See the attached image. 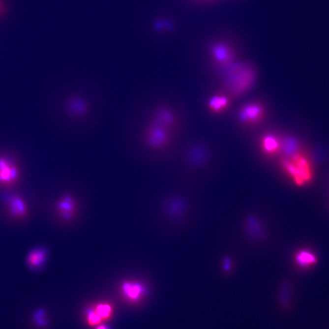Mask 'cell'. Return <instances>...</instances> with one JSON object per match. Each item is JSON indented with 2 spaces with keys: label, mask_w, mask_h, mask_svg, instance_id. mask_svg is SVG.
Wrapping results in <instances>:
<instances>
[{
  "label": "cell",
  "mask_w": 329,
  "mask_h": 329,
  "mask_svg": "<svg viewBox=\"0 0 329 329\" xmlns=\"http://www.w3.org/2000/svg\"><path fill=\"white\" fill-rule=\"evenodd\" d=\"M182 118L175 97L153 86L129 104L121 127L122 144L129 156L158 164L172 157L182 130Z\"/></svg>",
  "instance_id": "cell-1"
},
{
  "label": "cell",
  "mask_w": 329,
  "mask_h": 329,
  "mask_svg": "<svg viewBox=\"0 0 329 329\" xmlns=\"http://www.w3.org/2000/svg\"><path fill=\"white\" fill-rule=\"evenodd\" d=\"M107 110L108 98L102 84L83 75L68 79L56 106L62 128L78 138L96 131L105 119Z\"/></svg>",
  "instance_id": "cell-2"
},
{
  "label": "cell",
  "mask_w": 329,
  "mask_h": 329,
  "mask_svg": "<svg viewBox=\"0 0 329 329\" xmlns=\"http://www.w3.org/2000/svg\"><path fill=\"white\" fill-rule=\"evenodd\" d=\"M283 169L298 186L307 185L314 177L312 160L307 153L298 149L281 160Z\"/></svg>",
  "instance_id": "cell-3"
},
{
  "label": "cell",
  "mask_w": 329,
  "mask_h": 329,
  "mask_svg": "<svg viewBox=\"0 0 329 329\" xmlns=\"http://www.w3.org/2000/svg\"><path fill=\"white\" fill-rule=\"evenodd\" d=\"M224 68L226 85L232 95H240L253 85L256 73L246 63L233 62Z\"/></svg>",
  "instance_id": "cell-4"
},
{
  "label": "cell",
  "mask_w": 329,
  "mask_h": 329,
  "mask_svg": "<svg viewBox=\"0 0 329 329\" xmlns=\"http://www.w3.org/2000/svg\"><path fill=\"white\" fill-rule=\"evenodd\" d=\"M20 171L9 158L0 156V185H13L19 180Z\"/></svg>",
  "instance_id": "cell-5"
},
{
  "label": "cell",
  "mask_w": 329,
  "mask_h": 329,
  "mask_svg": "<svg viewBox=\"0 0 329 329\" xmlns=\"http://www.w3.org/2000/svg\"><path fill=\"white\" fill-rule=\"evenodd\" d=\"M49 256V251L45 246L33 247L28 252L25 263L28 269L34 272L40 271L44 267Z\"/></svg>",
  "instance_id": "cell-6"
},
{
  "label": "cell",
  "mask_w": 329,
  "mask_h": 329,
  "mask_svg": "<svg viewBox=\"0 0 329 329\" xmlns=\"http://www.w3.org/2000/svg\"><path fill=\"white\" fill-rule=\"evenodd\" d=\"M4 200L7 210L12 218L20 219L26 217L28 206L21 196L15 193L8 194L5 196Z\"/></svg>",
  "instance_id": "cell-7"
},
{
  "label": "cell",
  "mask_w": 329,
  "mask_h": 329,
  "mask_svg": "<svg viewBox=\"0 0 329 329\" xmlns=\"http://www.w3.org/2000/svg\"><path fill=\"white\" fill-rule=\"evenodd\" d=\"M264 108L256 103L246 104L239 113V120L245 123H255L261 120L264 116Z\"/></svg>",
  "instance_id": "cell-8"
},
{
  "label": "cell",
  "mask_w": 329,
  "mask_h": 329,
  "mask_svg": "<svg viewBox=\"0 0 329 329\" xmlns=\"http://www.w3.org/2000/svg\"><path fill=\"white\" fill-rule=\"evenodd\" d=\"M210 51L216 62L223 67L233 62V53L230 48L224 43H215L211 46Z\"/></svg>",
  "instance_id": "cell-9"
},
{
  "label": "cell",
  "mask_w": 329,
  "mask_h": 329,
  "mask_svg": "<svg viewBox=\"0 0 329 329\" xmlns=\"http://www.w3.org/2000/svg\"><path fill=\"white\" fill-rule=\"evenodd\" d=\"M295 261L299 267L307 269L316 264L318 259L313 252L308 250H301L295 255Z\"/></svg>",
  "instance_id": "cell-10"
},
{
  "label": "cell",
  "mask_w": 329,
  "mask_h": 329,
  "mask_svg": "<svg viewBox=\"0 0 329 329\" xmlns=\"http://www.w3.org/2000/svg\"><path fill=\"white\" fill-rule=\"evenodd\" d=\"M183 156L188 162L195 164V163L201 164V163L205 161L207 157V154L205 150L201 149V148L192 147L183 152Z\"/></svg>",
  "instance_id": "cell-11"
},
{
  "label": "cell",
  "mask_w": 329,
  "mask_h": 329,
  "mask_svg": "<svg viewBox=\"0 0 329 329\" xmlns=\"http://www.w3.org/2000/svg\"><path fill=\"white\" fill-rule=\"evenodd\" d=\"M58 210L64 219L71 218L74 210V201L70 196L66 195L60 199L57 205Z\"/></svg>",
  "instance_id": "cell-12"
},
{
  "label": "cell",
  "mask_w": 329,
  "mask_h": 329,
  "mask_svg": "<svg viewBox=\"0 0 329 329\" xmlns=\"http://www.w3.org/2000/svg\"><path fill=\"white\" fill-rule=\"evenodd\" d=\"M123 291L125 295L132 300L139 299L146 292L141 284L129 282L123 284Z\"/></svg>",
  "instance_id": "cell-13"
},
{
  "label": "cell",
  "mask_w": 329,
  "mask_h": 329,
  "mask_svg": "<svg viewBox=\"0 0 329 329\" xmlns=\"http://www.w3.org/2000/svg\"><path fill=\"white\" fill-rule=\"evenodd\" d=\"M262 145L263 150L268 154H272L280 151V141L278 138L272 135H267L263 138Z\"/></svg>",
  "instance_id": "cell-14"
},
{
  "label": "cell",
  "mask_w": 329,
  "mask_h": 329,
  "mask_svg": "<svg viewBox=\"0 0 329 329\" xmlns=\"http://www.w3.org/2000/svg\"><path fill=\"white\" fill-rule=\"evenodd\" d=\"M229 100L227 97L222 95H215L210 99L209 107L211 111L219 112L223 111L228 106Z\"/></svg>",
  "instance_id": "cell-15"
},
{
  "label": "cell",
  "mask_w": 329,
  "mask_h": 329,
  "mask_svg": "<svg viewBox=\"0 0 329 329\" xmlns=\"http://www.w3.org/2000/svg\"><path fill=\"white\" fill-rule=\"evenodd\" d=\"M97 314L99 316L102 320H107L109 317H111L112 315V309L111 306L108 304H99L97 306L96 309H95Z\"/></svg>",
  "instance_id": "cell-16"
},
{
  "label": "cell",
  "mask_w": 329,
  "mask_h": 329,
  "mask_svg": "<svg viewBox=\"0 0 329 329\" xmlns=\"http://www.w3.org/2000/svg\"><path fill=\"white\" fill-rule=\"evenodd\" d=\"M88 322L91 325L95 326L101 323V318L97 314L95 310L89 309L88 312Z\"/></svg>",
  "instance_id": "cell-17"
},
{
  "label": "cell",
  "mask_w": 329,
  "mask_h": 329,
  "mask_svg": "<svg viewBox=\"0 0 329 329\" xmlns=\"http://www.w3.org/2000/svg\"><path fill=\"white\" fill-rule=\"evenodd\" d=\"M6 10V4L3 0H0V15L3 14Z\"/></svg>",
  "instance_id": "cell-18"
},
{
  "label": "cell",
  "mask_w": 329,
  "mask_h": 329,
  "mask_svg": "<svg viewBox=\"0 0 329 329\" xmlns=\"http://www.w3.org/2000/svg\"><path fill=\"white\" fill-rule=\"evenodd\" d=\"M96 329H108V328L105 327V326H99V327L97 328Z\"/></svg>",
  "instance_id": "cell-19"
}]
</instances>
